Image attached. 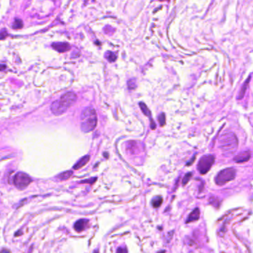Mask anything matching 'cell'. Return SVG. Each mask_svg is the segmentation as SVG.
<instances>
[{"mask_svg": "<svg viewBox=\"0 0 253 253\" xmlns=\"http://www.w3.org/2000/svg\"><path fill=\"white\" fill-rule=\"evenodd\" d=\"M76 95L74 92L68 91L61 96L60 99L54 101L51 105V111L54 115L60 116L65 113L69 107L72 106L76 101Z\"/></svg>", "mask_w": 253, "mask_h": 253, "instance_id": "cell-1", "label": "cell"}, {"mask_svg": "<svg viewBox=\"0 0 253 253\" xmlns=\"http://www.w3.org/2000/svg\"><path fill=\"white\" fill-rule=\"evenodd\" d=\"M97 124V112L91 107L85 108L80 115V128L83 132H91Z\"/></svg>", "mask_w": 253, "mask_h": 253, "instance_id": "cell-2", "label": "cell"}, {"mask_svg": "<svg viewBox=\"0 0 253 253\" xmlns=\"http://www.w3.org/2000/svg\"><path fill=\"white\" fill-rule=\"evenodd\" d=\"M238 141L234 133L225 132L219 139V147L223 154L226 156H230L235 152L238 149Z\"/></svg>", "mask_w": 253, "mask_h": 253, "instance_id": "cell-3", "label": "cell"}, {"mask_svg": "<svg viewBox=\"0 0 253 253\" xmlns=\"http://www.w3.org/2000/svg\"><path fill=\"white\" fill-rule=\"evenodd\" d=\"M236 170L233 168L225 169L220 171L215 177V183L219 186L225 184L235 177Z\"/></svg>", "mask_w": 253, "mask_h": 253, "instance_id": "cell-4", "label": "cell"}, {"mask_svg": "<svg viewBox=\"0 0 253 253\" xmlns=\"http://www.w3.org/2000/svg\"><path fill=\"white\" fill-rule=\"evenodd\" d=\"M32 182L31 178L25 173L23 172H18L14 175L13 178V183L19 189H25L30 185Z\"/></svg>", "mask_w": 253, "mask_h": 253, "instance_id": "cell-5", "label": "cell"}, {"mask_svg": "<svg viewBox=\"0 0 253 253\" xmlns=\"http://www.w3.org/2000/svg\"><path fill=\"white\" fill-rule=\"evenodd\" d=\"M214 162H215V157L213 155L208 154V155L203 156L199 160L197 169L201 174H206L212 166Z\"/></svg>", "mask_w": 253, "mask_h": 253, "instance_id": "cell-6", "label": "cell"}, {"mask_svg": "<svg viewBox=\"0 0 253 253\" xmlns=\"http://www.w3.org/2000/svg\"><path fill=\"white\" fill-rule=\"evenodd\" d=\"M251 157V152L249 151H244L240 152L238 155H236L234 158V161L236 163H244V162L248 161Z\"/></svg>", "mask_w": 253, "mask_h": 253, "instance_id": "cell-7", "label": "cell"}, {"mask_svg": "<svg viewBox=\"0 0 253 253\" xmlns=\"http://www.w3.org/2000/svg\"><path fill=\"white\" fill-rule=\"evenodd\" d=\"M51 46L53 49L60 53L65 52L70 49V45L67 42H54L51 45Z\"/></svg>", "mask_w": 253, "mask_h": 253, "instance_id": "cell-8", "label": "cell"}, {"mask_svg": "<svg viewBox=\"0 0 253 253\" xmlns=\"http://www.w3.org/2000/svg\"><path fill=\"white\" fill-rule=\"evenodd\" d=\"M88 225V220L85 219H80L77 220L74 224V229L77 232H81L83 230L86 229V227Z\"/></svg>", "mask_w": 253, "mask_h": 253, "instance_id": "cell-9", "label": "cell"}, {"mask_svg": "<svg viewBox=\"0 0 253 253\" xmlns=\"http://www.w3.org/2000/svg\"><path fill=\"white\" fill-rule=\"evenodd\" d=\"M89 160H90V156L89 155H86V156L83 157V158H82L81 159H80L79 161H78L77 163L74 165V169H75V170H78V169L83 168V166H85V165L88 163Z\"/></svg>", "mask_w": 253, "mask_h": 253, "instance_id": "cell-10", "label": "cell"}, {"mask_svg": "<svg viewBox=\"0 0 253 253\" xmlns=\"http://www.w3.org/2000/svg\"><path fill=\"white\" fill-rule=\"evenodd\" d=\"M199 217H200V210H199V209H197V208H196V209L195 210H193V211L190 213V215H189V218L187 219L186 223L189 224V223L196 221V220H198Z\"/></svg>", "mask_w": 253, "mask_h": 253, "instance_id": "cell-11", "label": "cell"}, {"mask_svg": "<svg viewBox=\"0 0 253 253\" xmlns=\"http://www.w3.org/2000/svg\"><path fill=\"white\" fill-rule=\"evenodd\" d=\"M249 80H250V76H249V78L247 79V81L245 82L244 84L243 85V86H242L241 89H240V93L238 94V99H242V98L243 97V96L245 95V93L246 91H247V89L248 88L249 86Z\"/></svg>", "mask_w": 253, "mask_h": 253, "instance_id": "cell-12", "label": "cell"}, {"mask_svg": "<svg viewBox=\"0 0 253 253\" xmlns=\"http://www.w3.org/2000/svg\"><path fill=\"white\" fill-rule=\"evenodd\" d=\"M162 203H163V199H162L161 197L160 196H158V197H155L153 198L152 201H151V205L154 208H158L161 206Z\"/></svg>", "mask_w": 253, "mask_h": 253, "instance_id": "cell-13", "label": "cell"}, {"mask_svg": "<svg viewBox=\"0 0 253 253\" xmlns=\"http://www.w3.org/2000/svg\"><path fill=\"white\" fill-rule=\"evenodd\" d=\"M72 174H73V172H71V171H68V172H63V173L60 174V175L58 176V177L60 181H65V180L68 179V178L70 177Z\"/></svg>", "mask_w": 253, "mask_h": 253, "instance_id": "cell-14", "label": "cell"}, {"mask_svg": "<svg viewBox=\"0 0 253 253\" xmlns=\"http://www.w3.org/2000/svg\"><path fill=\"white\" fill-rule=\"evenodd\" d=\"M140 108H141L142 113H143L144 115L148 116V117H151V112L150 111H149V108H147V106H146L145 103H140Z\"/></svg>", "mask_w": 253, "mask_h": 253, "instance_id": "cell-15", "label": "cell"}, {"mask_svg": "<svg viewBox=\"0 0 253 253\" xmlns=\"http://www.w3.org/2000/svg\"><path fill=\"white\" fill-rule=\"evenodd\" d=\"M22 21L19 19H16L13 23L12 28H13L14 29H19V28H22Z\"/></svg>", "mask_w": 253, "mask_h": 253, "instance_id": "cell-16", "label": "cell"}, {"mask_svg": "<svg viewBox=\"0 0 253 253\" xmlns=\"http://www.w3.org/2000/svg\"><path fill=\"white\" fill-rule=\"evenodd\" d=\"M106 56L109 62H115L116 60V59H117V55H116L115 53L111 52V51H108V52H106Z\"/></svg>", "mask_w": 253, "mask_h": 253, "instance_id": "cell-17", "label": "cell"}, {"mask_svg": "<svg viewBox=\"0 0 253 253\" xmlns=\"http://www.w3.org/2000/svg\"><path fill=\"white\" fill-rule=\"evenodd\" d=\"M128 88H129L130 90H134L137 87V82L135 79H131L129 80L128 81Z\"/></svg>", "mask_w": 253, "mask_h": 253, "instance_id": "cell-18", "label": "cell"}, {"mask_svg": "<svg viewBox=\"0 0 253 253\" xmlns=\"http://www.w3.org/2000/svg\"><path fill=\"white\" fill-rule=\"evenodd\" d=\"M158 121H159L160 126H163L165 123V116L163 113L160 114L158 117Z\"/></svg>", "mask_w": 253, "mask_h": 253, "instance_id": "cell-19", "label": "cell"}, {"mask_svg": "<svg viewBox=\"0 0 253 253\" xmlns=\"http://www.w3.org/2000/svg\"><path fill=\"white\" fill-rule=\"evenodd\" d=\"M191 176H192V173H189L188 174H186V175L185 176V177L183 178V184H186V182H188L189 180L190 177H191Z\"/></svg>", "mask_w": 253, "mask_h": 253, "instance_id": "cell-20", "label": "cell"}, {"mask_svg": "<svg viewBox=\"0 0 253 253\" xmlns=\"http://www.w3.org/2000/svg\"><path fill=\"white\" fill-rule=\"evenodd\" d=\"M117 253H127V249L126 247H119L117 250Z\"/></svg>", "mask_w": 253, "mask_h": 253, "instance_id": "cell-21", "label": "cell"}, {"mask_svg": "<svg viewBox=\"0 0 253 253\" xmlns=\"http://www.w3.org/2000/svg\"><path fill=\"white\" fill-rule=\"evenodd\" d=\"M7 34H8V33H7V31H5V29L2 30V32H1V36H2L1 39H2V40H3V39H4L5 37H7V36H6Z\"/></svg>", "mask_w": 253, "mask_h": 253, "instance_id": "cell-22", "label": "cell"}, {"mask_svg": "<svg viewBox=\"0 0 253 253\" xmlns=\"http://www.w3.org/2000/svg\"><path fill=\"white\" fill-rule=\"evenodd\" d=\"M1 253H10V250H8V249H2V250Z\"/></svg>", "mask_w": 253, "mask_h": 253, "instance_id": "cell-23", "label": "cell"}, {"mask_svg": "<svg viewBox=\"0 0 253 253\" xmlns=\"http://www.w3.org/2000/svg\"><path fill=\"white\" fill-rule=\"evenodd\" d=\"M158 253H165V251H160Z\"/></svg>", "mask_w": 253, "mask_h": 253, "instance_id": "cell-24", "label": "cell"}, {"mask_svg": "<svg viewBox=\"0 0 253 253\" xmlns=\"http://www.w3.org/2000/svg\"><path fill=\"white\" fill-rule=\"evenodd\" d=\"M94 253H98L97 251H96V252H94Z\"/></svg>", "mask_w": 253, "mask_h": 253, "instance_id": "cell-25", "label": "cell"}]
</instances>
